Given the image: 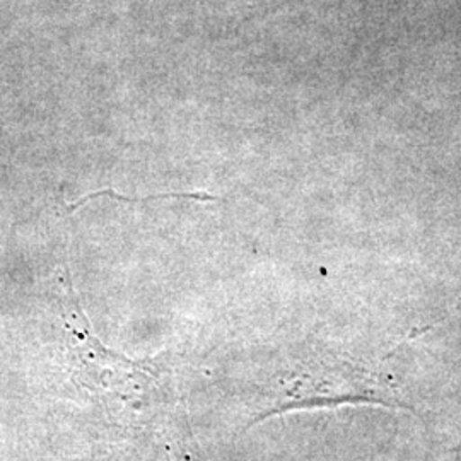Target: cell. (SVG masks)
<instances>
[{"label": "cell", "instance_id": "cell-1", "mask_svg": "<svg viewBox=\"0 0 461 461\" xmlns=\"http://www.w3.org/2000/svg\"><path fill=\"white\" fill-rule=\"evenodd\" d=\"M456 451H458V455H460V458H461V443H460V446H458V449H456Z\"/></svg>", "mask_w": 461, "mask_h": 461}]
</instances>
